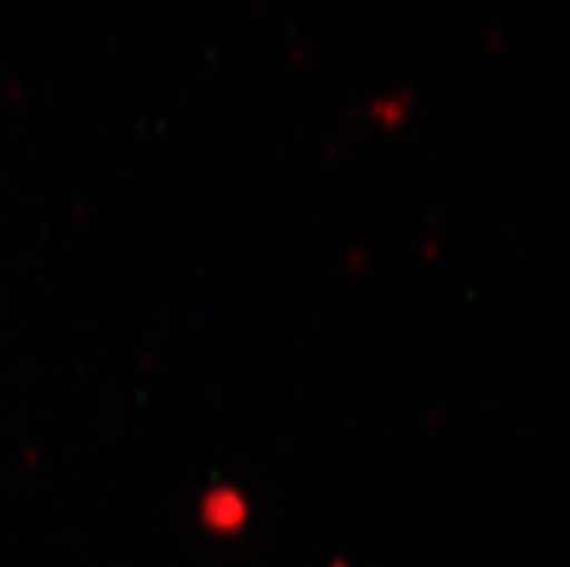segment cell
Instances as JSON below:
<instances>
[{
	"label": "cell",
	"mask_w": 570,
	"mask_h": 567,
	"mask_svg": "<svg viewBox=\"0 0 570 567\" xmlns=\"http://www.w3.org/2000/svg\"><path fill=\"white\" fill-rule=\"evenodd\" d=\"M246 507L244 501L232 504V492H215V496L206 498V507H203V521L206 527L215 532H232L235 527L244 525Z\"/></svg>",
	"instance_id": "1"
}]
</instances>
